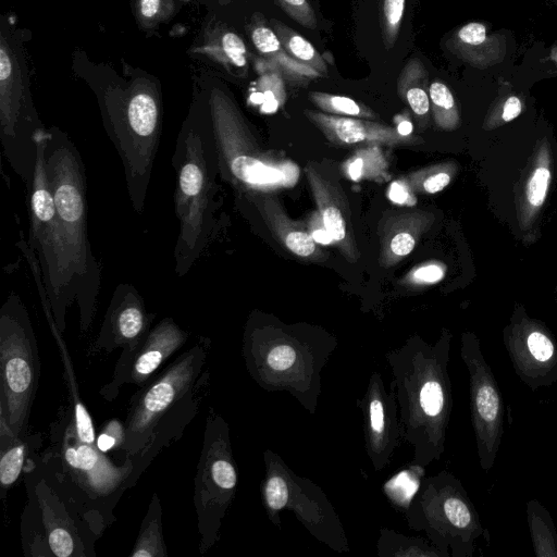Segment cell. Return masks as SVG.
Instances as JSON below:
<instances>
[{
    "label": "cell",
    "instance_id": "7bdbcfd3",
    "mask_svg": "<svg viewBox=\"0 0 557 557\" xmlns=\"http://www.w3.org/2000/svg\"><path fill=\"white\" fill-rule=\"evenodd\" d=\"M363 161L361 159L355 160L349 166V175L352 180H358L362 173Z\"/></svg>",
    "mask_w": 557,
    "mask_h": 557
},
{
    "label": "cell",
    "instance_id": "8d00e7d4",
    "mask_svg": "<svg viewBox=\"0 0 557 557\" xmlns=\"http://www.w3.org/2000/svg\"><path fill=\"white\" fill-rule=\"evenodd\" d=\"M449 181H450V177L448 174L437 173V174L429 177L424 182L423 187L428 193L434 194V193L442 190L444 187H446L448 185Z\"/></svg>",
    "mask_w": 557,
    "mask_h": 557
},
{
    "label": "cell",
    "instance_id": "e575fe53",
    "mask_svg": "<svg viewBox=\"0 0 557 557\" xmlns=\"http://www.w3.org/2000/svg\"><path fill=\"white\" fill-rule=\"evenodd\" d=\"M540 63L543 74H547L548 76L557 75V38L547 49Z\"/></svg>",
    "mask_w": 557,
    "mask_h": 557
},
{
    "label": "cell",
    "instance_id": "9c48e42d",
    "mask_svg": "<svg viewBox=\"0 0 557 557\" xmlns=\"http://www.w3.org/2000/svg\"><path fill=\"white\" fill-rule=\"evenodd\" d=\"M357 404L363 417L368 456L375 471H382L403 440L395 391L389 387L387 392L381 373L373 372Z\"/></svg>",
    "mask_w": 557,
    "mask_h": 557
},
{
    "label": "cell",
    "instance_id": "b9f144b4",
    "mask_svg": "<svg viewBox=\"0 0 557 557\" xmlns=\"http://www.w3.org/2000/svg\"><path fill=\"white\" fill-rule=\"evenodd\" d=\"M312 237H313L314 242H318L320 244H330L333 240L330 233L325 230L313 231Z\"/></svg>",
    "mask_w": 557,
    "mask_h": 557
},
{
    "label": "cell",
    "instance_id": "f546056e",
    "mask_svg": "<svg viewBox=\"0 0 557 557\" xmlns=\"http://www.w3.org/2000/svg\"><path fill=\"white\" fill-rule=\"evenodd\" d=\"M285 244L298 256H309L314 250V239L304 232H292L285 238Z\"/></svg>",
    "mask_w": 557,
    "mask_h": 557
},
{
    "label": "cell",
    "instance_id": "60d3db41",
    "mask_svg": "<svg viewBox=\"0 0 557 557\" xmlns=\"http://www.w3.org/2000/svg\"><path fill=\"white\" fill-rule=\"evenodd\" d=\"M114 443V438L108 434H101L97 440V446L101 451L109 450Z\"/></svg>",
    "mask_w": 557,
    "mask_h": 557
},
{
    "label": "cell",
    "instance_id": "2e32d148",
    "mask_svg": "<svg viewBox=\"0 0 557 557\" xmlns=\"http://www.w3.org/2000/svg\"><path fill=\"white\" fill-rule=\"evenodd\" d=\"M178 329L171 320H164L152 335L149 350H146L137 360L135 369L139 374L152 373L161 363L163 352L175 345L180 338Z\"/></svg>",
    "mask_w": 557,
    "mask_h": 557
},
{
    "label": "cell",
    "instance_id": "4fadbf2b",
    "mask_svg": "<svg viewBox=\"0 0 557 557\" xmlns=\"http://www.w3.org/2000/svg\"><path fill=\"white\" fill-rule=\"evenodd\" d=\"M270 24L290 58L310 67L319 75L327 74L324 59L309 40L280 21L271 20Z\"/></svg>",
    "mask_w": 557,
    "mask_h": 557
},
{
    "label": "cell",
    "instance_id": "8fae6325",
    "mask_svg": "<svg viewBox=\"0 0 557 557\" xmlns=\"http://www.w3.org/2000/svg\"><path fill=\"white\" fill-rule=\"evenodd\" d=\"M428 72L423 62L411 58L403 67L397 81L399 95L418 116H425L430 110Z\"/></svg>",
    "mask_w": 557,
    "mask_h": 557
},
{
    "label": "cell",
    "instance_id": "83f0119b",
    "mask_svg": "<svg viewBox=\"0 0 557 557\" xmlns=\"http://www.w3.org/2000/svg\"><path fill=\"white\" fill-rule=\"evenodd\" d=\"M214 483L223 490H232L236 486L237 475L234 466L225 459H219L211 467Z\"/></svg>",
    "mask_w": 557,
    "mask_h": 557
},
{
    "label": "cell",
    "instance_id": "d6986e66",
    "mask_svg": "<svg viewBox=\"0 0 557 557\" xmlns=\"http://www.w3.org/2000/svg\"><path fill=\"white\" fill-rule=\"evenodd\" d=\"M406 0H380L379 17L384 48L389 50L397 41Z\"/></svg>",
    "mask_w": 557,
    "mask_h": 557
},
{
    "label": "cell",
    "instance_id": "bcb514c9",
    "mask_svg": "<svg viewBox=\"0 0 557 557\" xmlns=\"http://www.w3.org/2000/svg\"><path fill=\"white\" fill-rule=\"evenodd\" d=\"M548 3L553 4V5H557V0H546Z\"/></svg>",
    "mask_w": 557,
    "mask_h": 557
},
{
    "label": "cell",
    "instance_id": "4dcf8cb0",
    "mask_svg": "<svg viewBox=\"0 0 557 557\" xmlns=\"http://www.w3.org/2000/svg\"><path fill=\"white\" fill-rule=\"evenodd\" d=\"M75 418L81 441L85 444H91L95 438L92 422L86 408L81 403L75 405Z\"/></svg>",
    "mask_w": 557,
    "mask_h": 557
},
{
    "label": "cell",
    "instance_id": "3957f363",
    "mask_svg": "<svg viewBox=\"0 0 557 557\" xmlns=\"http://www.w3.org/2000/svg\"><path fill=\"white\" fill-rule=\"evenodd\" d=\"M46 166L57 210V235L63 255L67 297L84 317L95 308L101 265L92 253L87 227V180L76 146L66 133L52 126L45 143Z\"/></svg>",
    "mask_w": 557,
    "mask_h": 557
},
{
    "label": "cell",
    "instance_id": "f1b7e54d",
    "mask_svg": "<svg viewBox=\"0 0 557 557\" xmlns=\"http://www.w3.org/2000/svg\"><path fill=\"white\" fill-rule=\"evenodd\" d=\"M323 222L326 231L330 233L334 240L339 242L345 238V222L341 211L337 208L327 207L323 212Z\"/></svg>",
    "mask_w": 557,
    "mask_h": 557
},
{
    "label": "cell",
    "instance_id": "9a60e30c",
    "mask_svg": "<svg viewBox=\"0 0 557 557\" xmlns=\"http://www.w3.org/2000/svg\"><path fill=\"white\" fill-rule=\"evenodd\" d=\"M380 556L444 557L430 541L407 537L392 530L382 529L377 541Z\"/></svg>",
    "mask_w": 557,
    "mask_h": 557
},
{
    "label": "cell",
    "instance_id": "836d02e7",
    "mask_svg": "<svg viewBox=\"0 0 557 557\" xmlns=\"http://www.w3.org/2000/svg\"><path fill=\"white\" fill-rule=\"evenodd\" d=\"M414 247V239L408 233H399L391 242V249L397 256L408 255Z\"/></svg>",
    "mask_w": 557,
    "mask_h": 557
},
{
    "label": "cell",
    "instance_id": "ee69618b",
    "mask_svg": "<svg viewBox=\"0 0 557 557\" xmlns=\"http://www.w3.org/2000/svg\"><path fill=\"white\" fill-rule=\"evenodd\" d=\"M65 458H66V461L74 468H78V456H77V450L70 447L66 449V453H65Z\"/></svg>",
    "mask_w": 557,
    "mask_h": 557
},
{
    "label": "cell",
    "instance_id": "5bb4252c",
    "mask_svg": "<svg viewBox=\"0 0 557 557\" xmlns=\"http://www.w3.org/2000/svg\"><path fill=\"white\" fill-rule=\"evenodd\" d=\"M251 40L256 49L269 58L270 61L276 62L287 74L317 77L320 76L310 67L295 61L290 58L281 45V41L271 27L259 25L251 32Z\"/></svg>",
    "mask_w": 557,
    "mask_h": 557
},
{
    "label": "cell",
    "instance_id": "52a82bcc",
    "mask_svg": "<svg viewBox=\"0 0 557 557\" xmlns=\"http://www.w3.org/2000/svg\"><path fill=\"white\" fill-rule=\"evenodd\" d=\"M460 357L469 374L470 417L478 458L482 470L487 472L493 468L500 447L505 404L496 377L474 335L462 336Z\"/></svg>",
    "mask_w": 557,
    "mask_h": 557
},
{
    "label": "cell",
    "instance_id": "ac0fdd59",
    "mask_svg": "<svg viewBox=\"0 0 557 557\" xmlns=\"http://www.w3.org/2000/svg\"><path fill=\"white\" fill-rule=\"evenodd\" d=\"M310 116L324 126L331 128L336 136L346 144H356L373 137L381 127L374 124L364 123L358 120L333 117L318 113H310Z\"/></svg>",
    "mask_w": 557,
    "mask_h": 557
},
{
    "label": "cell",
    "instance_id": "ffe728a7",
    "mask_svg": "<svg viewBox=\"0 0 557 557\" xmlns=\"http://www.w3.org/2000/svg\"><path fill=\"white\" fill-rule=\"evenodd\" d=\"M429 97L438 123L450 124L457 121L455 98L446 84L433 81L429 86Z\"/></svg>",
    "mask_w": 557,
    "mask_h": 557
},
{
    "label": "cell",
    "instance_id": "6da1fadb",
    "mask_svg": "<svg viewBox=\"0 0 557 557\" xmlns=\"http://www.w3.org/2000/svg\"><path fill=\"white\" fill-rule=\"evenodd\" d=\"M171 161L176 177L174 213L178 222L174 272L182 277L205 255L219 226L220 165L205 101L183 122Z\"/></svg>",
    "mask_w": 557,
    "mask_h": 557
},
{
    "label": "cell",
    "instance_id": "30bf717a",
    "mask_svg": "<svg viewBox=\"0 0 557 557\" xmlns=\"http://www.w3.org/2000/svg\"><path fill=\"white\" fill-rule=\"evenodd\" d=\"M443 47L461 63L487 70L504 61L508 39L504 30L494 32L491 23L471 21L448 33Z\"/></svg>",
    "mask_w": 557,
    "mask_h": 557
},
{
    "label": "cell",
    "instance_id": "d6a6232c",
    "mask_svg": "<svg viewBox=\"0 0 557 557\" xmlns=\"http://www.w3.org/2000/svg\"><path fill=\"white\" fill-rule=\"evenodd\" d=\"M522 111V101L516 95H509L504 99L500 117L505 122L512 121Z\"/></svg>",
    "mask_w": 557,
    "mask_h": 557
},
{
    "label": "cell",
    "instance_id": "44dd1931",
    "mask_svg": "<svg viewBox=\"0 0 557 557\" xmlns=\"http://www.w3.org/2000/svg\"><path fill=\"white\" fill-rule=\"evenodd\" d=\"M177 383L171 376L153 385L144 399V409L148 416L165 409L173 400Z\"/></svg>",
    "mask_w": 557,
    "mask_h": 557
},
{
    "label": "cell",
    "instance_id": "d590c367",
    "mask_svg": "<svg viewBox=\"0 0 557 557\" xmlns=\"http://www.w3.org/2000/svg\"><path fill=\"white\" fill-rule=\"evenodd\" d=\"M77 456L78 468L83 470L91 469L98 459L96 451L89 445H81L77 449Z\"/></svg>",
    "mask_w": 557,
    "mask_h": 557
},
{
    "label": "cell",
    "instance_id": "e0dca14e",
    "mask_svg": "<svg viewBox=\"0 0 557 557\" xmlns=\"http://www.w3.org/2000/svg\"><path fill=\"white\" fill-rule=\"evenodd\" d=\"M424 467L413 463L410 469L400 471L384 484L386 496L404 512L420 487Z\"/></svg>",
    "mask_w": 557,
    "mask_h": 557
},
{
    "label": "cell",
    "instance_id": "5b68a950",
    "mask_svg": "<svg viewBox=\"0 0 557 557\" xmlns=\"http://www.w3.org/2000/svg\"><path fill=\"white\" fill-rule=\"evenodd\" d=\"M11 46L1 36L0 143L2 154L28 188L37 160V141L47 131L33 104L27 82Z\"/></svg>",
    "mask_w": 557,
    "mask_h": 557
},
{
    "label": "cell",
    "instance_id": "7402d4cb",
    "mask_svg": "<svg viewBox=\"0 0 557 557\" xmlns=\"http://www.w3.org/2000/svg\"><path fill=\"white\" fill-rule=\"evenodd\" d=\"M310 98L317 103V106L326 111L354 116L368 114L366 113L367 111L362 106L357 103L354 99L345 96L330 95L324 92H311Z\"/></svg>",
    "mask_w": 557,
    "mask_h": 557
},
{
    "label": "cell",
    "instance_id": "cb8c5ba5",
    "mask_svg": "<svg viewBox=\"0 0 557 557\" xmlns=\"http://www.w3.org/2000/svg\"><path fill=\"white\" fill-rule=\"evenodd\" d=\"M280 7L298 24L315 29V13L308 0H275Z\"/></svg>",
    "mask_w": 557,
    "mask_h": 557
},
{
    "label": "cell",
    "instance_id": "f35d334b",
    "mask_svg": "<svg viewBox=\"0 0 557 557\" xmlns=\"http://www.w3.org/2000/svg\"><path fill=\"white\" fill-rule=\"evenodd\" d=\"M160 8V0H140V13L146 18H152L157 15Z\"/></svg>",
    "mask_w": 557,
    "mask_h": 557
},
{
    "label": "cell",
    "instance_id": "277c9868",
    "mask_svg": "<svg viewBox=\"0 0 557 557\" xmlns=\"http://www.w3.org/2000/svg\"><path fill=\"white\" fill-rule=\"evenodd\" d=\"M404 513L444 557H472L478 540L488 535L463 485L447 470L423 478Z\"/></svg>",
    "mask_w": 557,
    "mask_h": 557
},
{
    "label": "cell",
    "instance_id": "d4e9b609",
    "mask_svg": "<svg viewBox=\"0 0 557 557\" xmlns=\"http://www.w3.org/2000/svg\"><path fill=\"white\" fill-rule=\"evenodd\" d=\"M24 460V448L16 446L8 450L0 461V479L3 485L12 484L18 476Z\"/></svg>",
    "mask_w": 557,
    "mask_h": 557
},
{
    "label": "cell",
    "instance_id": "1f68e13d",
    "mask_svg": "<svg viewBox=\"0 0 557 557\" xmlns=\"http://www.w3.org/2000/svg\"><path fill=\"white\" fill-rule=\"evenodd\" d=\"M49 545L54 555L67 557L73 552V540L63 529H55L49 535Z\"/></svg>",
    "mask_w": 557,
    "mask_h": 557
},
{
    "label": "cell",
    "instance_id": "8992f818",
    "mask_svg": "<svg viewBox=\"0 0 557 557\" xmlns=\"http://www.w3.org/2000/svg\"><path fill=\"white\" fill-rule=\"evenodd\" d=\"M264 457L262 497L271 521L280 527V511L290 509L318 540L337 552L348 550L343 527L321 488L297 476L275 453L268 450Z\"/></svg>",
    "mask_w": 557,
    "mask_h": 557
},
{
    "label": "cell",
    "instance_id": "7c38bea8",
    "mask_svg": "<svg viewBox=\"0 0 557 557\" xmlns=\"http://www.w3.org/2000/svg\"><path fill=\"white\" fill-rule=\"evenodd\" d=\"M527 522L536 557H557V529L550 512L536 498L525 506Z\"/></svg>",
    "mask_w": 557,
    "mask_h": 557
},
{
    "label": "cell",
    "instance_id": "f6af8a7d",
    "mask_svg": "<svg viewBox=\"0 0 557 557\" xmlns=\"http://www.w3.org/2000/svg\"><path fill=\"white\" fill-rule=\"evenodd\" d=\"M397 131L400 135L407 136L412 132V124L408 121H403L398 124Z\"/></svg>",
    "mask_w": 557,
    "mask_h": 557
},
{
    "label": "cell",
    "instance_id": "484cf974",
    "mask_svg": "<svg viewBox=\"0 0 557 557\" xmlns=\"http://www.w3.org/2000/svg\"><path fill=\"white\" fill-rule=\"evenodd\" d=\"M549 177L550 173L548 169L542 166L537 168L529 180L527 185V198L532 206L540 207L544 202Z\"/></svg>",
    "mask_w": 557,
    "mask_h": 557
},
{
    "label": "cell",
    "instance_id": "ba28073f",
    "mask_svg": "<svg viewBox=\"0 0 557 557\" xmlns=\"http://www.w3.org/2000/svg\"><path fill=\"white\" fill-rule=\"evenodd\" d=\"M504 344L517 376L531 391L557 383V343L542 325L516 321L506 329Z\"/></svg>",
    "mask_w": 557,
    "mask_h": 557
},
{
    "label": "cell",
    "instance_id": "4316f807",
    "mask_svg": "<svg viewBox=\"0 0 557 557\" xmlns=\"http://www.w3.org/2000/svg\"><path fill=\"white\" fill-rule=\"evenodd\" d=\"M222 51L233 65L244 67L247 63L246 47L242 38L235 33H225L221 39Z\"/></svg>",
    "mask_w": 557,
    "mask_h": 557
},
{
    "label": "cell",
    "instance_id": "74e56055",
    "mask_svg": "<svg viewBox=\"0 0 557 557\" xmlns=\"http://www.w3.org/2000/svg\"><path fill=\"white\" fill-rule=\"evenodd\" d=\"M414 276L420 281L436 282L443 277V270L437 265H428L417 270Z\"/></svg>",
    "mask_w": 557,
    "mask_h": 557
},
{
    "label": "cell",
    "instance_id": "7a4b0ae2",
    "mask_svg": "<svg viewBox=\"0 0 557 557\" xmlns=\"http://www.w3.org/2000/svg\"><path fill=\"white\" fill-rule=\"evenodd\" d=\"M450 338L435 346L408 343L386 354L393 371L403 440L413 447V463L425 467L445 450L453 408L448 374Z\"/></svg>",
    "mask_w": 557,
    "mask_h": 557
},
{
    "label": "cell",
    "instance_id": "ab89813d",
    "mask_svg": "<svg viewBox=\"0 0 557 557\" xmlns=\"http://www.w3.org/2000/svg\"><path fill=\"white\" fill-rule=\"evenodd\" d=\"M388 197L396 203H404L408 199V193L399 183H393L389 187Z\"/></svg>",
    "mask_w": 557,
    "mask_h": 557
},
{
    "label": "cell",
    "instance_id": "603a6c76",
    "mask_svg": "<svg viewBox=\"0 0 557 557\" xmlns=\"http://www.w3.org/2000/svg\"><path fill=\"white\" fill-rule=\"evenodd\" d=\"M5 379L10 389L14 393H24L29 387L32 372L28 363L21 357H13L5 364Z\"/></svg>",
    "mask_w": 557,
    "mask_h": 557
}]
</instances>
